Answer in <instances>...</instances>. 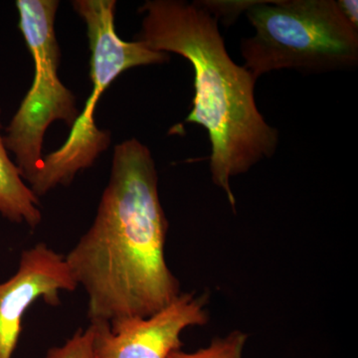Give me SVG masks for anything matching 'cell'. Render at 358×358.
Instances as JSON below:
<instances>
[{
  "label": "cell",
  "instance_id": "obj_1",
  "mask_svg": "<svg viewBox=\"0 0 358 358\" xmlns=\"http://www.w3.org/2000/svg\"><path fill=\"white\" fill-rule=\"evenodd\" d=\"M155 162L136 138L115 145L95 220L65 256L91 324L148 317L180 294L166 259L169 223Z\"/></svg>",
  "mask_w": 358,
  "mask_h": 358
},
{
  "label": "cell",
  "instance_id": "obj_2",
  "mask_svg": "<svg viewBox=\"0 0 358 358\" xmlns=\"http://www.w3.org/2000/svg\"><path fill=\"white\" fill-rule=\"evenodd\" d=\"M140 13L145 16L138 41L192 65L195 95L185 122L208 133L212 180L235 209L231 178L272 157L279 143V131L257 107V79L231 59L217 18L200 2L148 0Z\"/></svg>",
  "mask_w": 358,
  "mask_h": 358
},
{
  "label": "cell",
  "instance_id": "obj_3",
  "mask_svg": "<svg viewBox=\"0 0 358 358\" xmlns=\"http://www.w3.org/2000/svg\"><path fill=\"white\" fill-rule=\"evenodd\" d=\"M245 13L255 34L242 40L241 54L256 79L272 71L319 74L358 64V28L338 1H251Z\"/></svg>",
  "mask_w": 358,
  "mask_h": 358
},
{
  "label": "cell",
  "instance_id": "obj_4",
  "mask_svg": "<svg viewBox=\"0 0 358 358\" xmlns=\"http://www.w3.org/2000/svg\"><path fill=\"white\" fill-rule=\"evenodd\" d=\"M72 4L87 25L92 93L83 112L71 127L65 143L44 155L43 166L29 185L38 199L57 185H69L79 171L93 166L109 147L110 133L96 126L95 112L99 100L110 85L124 71L169 60L167 53L152 50L138 40L124 41L117 35L115 0H76Z\"/></svg>",
  "mask_w": 358,
  "mask_h": 358
},
{
  "label": "cell",
  "instance_id": "obj_5",
  "mask_svg": "<svg viewBox=\"0 0 358 358\" xmlns=\"http://www.w3.org/2000/svg\"><path fill=\"white\" fill-rule=\"evenodd\" d=\"M56 0H17L20 29L34 61V80L3 136L8 152L28 185L43 166V141L55 121L72 127L78 117L76 96L58 76L60 49L56 39Z\"/></svg>",
  "mask_w": 358,
  "mask_h": 358
},
{
  "label": "cell",
  "instance_id": "obj_6",
  "mask_svg": "<svg viewBox=\"0 0 358 358\" xmlns=\"http://www.w3.org/2000/svg\"><path fill=\"white\" fill-rule=\"evenodd\" d=\"M206 294H180L148 317H131L94 327L95 358H169L181 350L186 327L208 322Z\"/></svg>",
  "mask_w": 358,
  "mask_h": 358
},
{
  "label": "cell",
  "instance_id": "obj_7",
  "mask_svg": "<svg viewBox=\"0 0 358 358\" xmlns=\"http://www.w3.org/2000/svg\"><path fill=\"white\" fill-rule=\"evenodd\" d=\"M77 288L64 256L44 243L23 252L17 272L0 284V358L13 357L23 317L35 301L57 307L61 292Z\"/></svg>",
  "mask_w": 358,
  "mask_h": 358
},
{
  "label": "cell",
  "instance_id": "obj_8",
  "mask_svg": "<svg viewBox=\"0 0 358 358\" xmlns=\"http://www.w3.org/2000/svg\"><path fill=\"white\" fill-rule=\"evenodd\" d=\"M39 206L38 197L9 157L0 124V214L11 222L25 223L34 229L42 221Z\"/></svg>",
  "mask_w": 358,
  "mask_h": 358
},
{
  "label": "cell",
  "instance_id": "obj_9",
  "mask_svg": "<svg viewBox=\"0 0 358 358\" xmlns=\"http://www.w3.org/2000/svg\"><path fill=\"white\" fill-rule=\"evenodd\" d=\"M247 334L234 331L225 338H214L210 345L194 352L176 350L169 358H243Z\"/></svg>",
  "mask_w": 358,
  "mask_h": 358
},
{
  "label": "cell",
  "instance_id": "obj_10",
  "mask_svg": "<svg viewBox=\"0 0 358 358\" xmlns=\"http://www.w3.org/2000/svg\"><path fill=\"white\" fill-rule=\"evenodd\" d=\"M94 327L79 329L60 348H53L47 352L46 358H95L94 355Z\"/></svg>",
  "mask_w": 358,
  "mask_h": 358
},
{
  "label": "cell",
  "instance_id": "obj_11",
  "mask_svg": "<svg viewBox=\"0 0 358 358\" xmlns=\"http://www.w3.org/2000/svg\"><path fill=\"white\" fill-rule=\"evenodd\" d=\"M341 13L355 27L358 28V13L357 0H339L338 1Z\"/></svg>",
  "mask_w": 358,
  "mask_h": 358
}]
</instances>
